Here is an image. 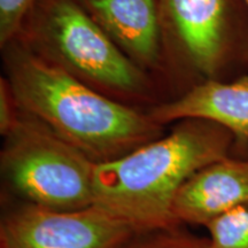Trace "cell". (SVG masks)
Listing matches in <instances>:
<instances>
[{
	"label": "cell",
	"instance_id": "obj_2",
	"mask_svg": "<svg viewBox=\"0 0 248 248\" xmlns=\"http://www.w3.org/2000/svg\"><path fill=\"white\" fill-rule=\"evenodd\" d=\"M232 133L201 119L178 121L171 132L120 159L97 163L93 206L106 210L136 232L178 225L171 208L193 173L230 156Z\"/></svg>",
	"mask_w": 248,
	"mask_h": 248
},
{
	"label": "cell",
	"instance_id": "obj_4",
	"mask_svg": "<svg viewBox=\"0 0 248 248\" xmlns=\"http://www.w3.org/2000/svg\"><path fill=\"white\" fill-rule=\"evenodd\" d=\"M0 163L9 187L27 203L54 210L93 206L97 163L22 110L5 137Z\"/></svg>",
	"mask_w": 248,
	"mask_h": 248
},
{
	"label": "cell",
	"instance_id": "obj_5",
	"mask_svg": "<svg viewBox=\"0 0 248 248\" xmlns=\"http://www.w3.org/2000/svg\"><path fill=\"white\" fill-rule=\"evenodd\" d=\"M167 100L206 80H224L240 58L233 0H159Z\"/></svg>",
	"mask_w": 248,
	"mask_h": 248
},
{
	"label": "cell",
	"instance_id": "obj_7",
	"mask_svg": "<svg viewBox=\"0 0 248 248\" xmlns=\"http://www.w3.org/2000/svg\"><path fill=\"white\" fill-rule=\"evenodd\" d=\"M77 1L136 66L156 80L167 100V63L159 0Z\"/></svg>",
	"mask_w": 248,
	"mask_h": 248
},
{
	"label": "cell",
	"instance_id": "obj_1",
	"mask_svg": "<svg viewBox=\"0 0 248 248\" xmlns=\"http://www.w3.org/2000/svg\"><path fill=\"white\" fill-rule=\"evenodd\" d=\"M4 76L20 110L95 163L113 161L164 135L146 109L95 91L46 63L16 39L1 46Z\"/></svg>",
	"mask_w": 248,
	"mask_h": 248
},
{
	"label": "cell",
	"instance_id": "obj_11",
	"mask_svg": "<svg viewBox=\"0 0 248 248\" xmlns=\"http://www.w3.org/2000/svg\"><path fill=\"white\" fill-rule=\"evenodd\" d=\"M123 248H210L209 238L182 230L178 225L136 232Z\"/></svg>",
	"mask_w": 248,
	"mask_h": 248
},
{
	"label": "cell",
	"instance_id": "obj_10",
	"mask_svg": "<svg viewBox=\"0 0 248 248\" xmlns=\"http://www.w3.org/2000/svg\"><path fill=\"white\" fill-rule=\"evenodd\" d=\"M210 248H248V202L206 225Z\"/></svg>",
	"mask_w": 248,
	"mask_h": 248
},
{
	"label": "cell",
	"instance_id": "obj_8",
	"mask_svg": "<svg viewBox=\"0 0 248 248\" xmlns=\"http://www.w3.org/2000/svg\"><path fill=\"white\" fill-rule=\"evenodd\" d=\"M155 122L166 125L186 119H201L229 130L239 157H248V74L231 80H206L178 97L147 110Z\"/></svg>",
	"mask_w": 248,
	"mask_h": 248
},
{
	"label": "cell",
	"instance_id": "obj_6",
	"mask_svg": "<svg viewBox=\"0 0 248 248\" xmlns=\"http://www.w3.org/2000/svg\"><path fill=\"white\" fill-rule=\"evenodd\" d=\"M136 231L97 206L54 210L26 203L2 218L1 248H123Z\"/></svg>",
	"mask_w": 248,
	"mask_h": 248
},
{
	"label": "cell",
	"instance_id": "obj_14",
	"mask_svg": "<svg viewBox=\"0 0 248 248\" xmlns=\"http://www.w3.org/2000/svg\"><path fill=\"white\" fill-rule=\"evenodd\" d=\"M243 1L245 2V5H246L247 7H248V0H243Z\"/></svg>",
	"mask_w": 248,
	"mask_h": 248
},
{
	"label": "cell",
	"instance_id": "obj_9",
	"mask_svg": "<svg viewBox=\"0 0 248 248\" xmlns=\"http://www.w3.org/2000/svg\"><path fill=\"white\" fill-rule=\"evenodd\" d=\"M248 202V157H225L200 169L186 181L172 202L175 222L208 225Z\"/></svg>",
	"mask_w": 248,
	"mask_h": 248
},
{
	"label": "cell",
	"instance_id": "obj_12",
	"mask_svg": "<svg viewBox=\"0 0 248 248\" xmlns=\"http://www.w3.org/2000/svg\"><path fill=\"white\" fill-rule=\"evenodd\" d=\"M35 0H0V47L16 38Z\"/></svg>",
	"mask_w": 248,
	"mask_h": 248
},
{
	"label": "cell",
	"instance_id": "obj_3",
	"mask_svg": "<svg viewBox=\"0 0 248 248\" xmlns=\"http://www.w3.org/2000/svg\"><path fill=\"white\" fill-rule=\"evenodd\" d=\"M15 39L114 100L146 110L166 101L156 80L114 44L77 0H35Z\"/></svg>",
	"mask_w": 248,
	"mask_h": 248
},
{
	"label": "cell",
	"instance_id": "obj_13",
	"mask_svg": "<svg viewBox=\"0 0 248 248\" xmlns=\"http://www.w3.org/2000/svg\"><path fill=\"white\" fill-rule=\"evenodd\" d=\"M20 108L14 97L8 79L2 75L0 78V133L6 137L20 117Z\"/></svg>",
	"mask_w": 248,
	"mask_h": 248
}]
</instances>
